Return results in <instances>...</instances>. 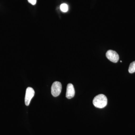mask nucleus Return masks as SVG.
<instances>
[{"label":"nucleus","mask_w":135,"mask_h":135,"mask_svg":"<svg viewBox=\"0 0 135 135\" xmlns=\"http://www.w3.org/2000/svg\"><path fill=\"white\" fill-rule=\"evenodd\" d=\"M35 95V91L31 87L27 88L25 97V103L26 106H28L30 103L31 100Z\"/></svg>","instance_id":"nucleus-3"},{"label":"nucleus","mask_w":135,"mask_h":135,"mask_svg":"<svg viewBox=\"0 0 135 135\" xmlns=\"http://www.w3.org/2000/svg\"><path fill=\"white\" fill-rule=\"evenodd\" d=\"M60 9L62 12H67L68 10V6L66 3H63V4L60 5Z\"/></svg>","instance_id":"nucleus-7"},{"label":"nucleus","mask_w":135,"mask_h":135,"mask_svg":"<svg viewBox=\"0 0 135 135\" xmlns=\"http://www.w3.org/2000/svg\"><path fill=\"white\" fill-rule=\"evenodd\" d=\"M128 71L130 73H133L135 72V61L130 64L129 67Z\"/></svg>","instance_id":"nucleus-6"},{"label":"nucleus","mask_w":135,"mask_h":135,"mask_svg":"<svg viewBox=\"0 0 135 135\" xmlns=\"http://www.w3.org/2000/svg\"><path fill=\"white\" fill-rule=\"evenodd\" d=\"M106 56L107 58L113 62H117L119 59V55L114 51L108 50L107 52Z\"/></svg>","instance_id":"nucleus-4"},{"label":"nucleus","mask_w":135,"mask_h":135,"mask_svg":"<svg viewBox=\"0 0 135 135\" xmlns=\"http://www.w3.org/2000/svg\"><path fill=\"white\" fill-rule=\"evenodd\" d=\"M75 91L73 85L71 83L67 85L66 97L68 99H71L75 95Z\"/></svg>","instance_id":"nucleus-5"},{"label":"nucleus","mask_w":135,"mask_h":135,"mask_svg":"<svg viewBox=\"0 0 135 135\" xmlns=\"http://www.w3.org/2000/svg\"><path fill=\"white\" fill-rule=\"evenodd\" d=\"M62 84L59 81H55L52 84L51 88V93L52 95L55 97L58 96L62 90Z\"/></svg>","instance_id":"nucleus-2"},{"label":"nucleus","mask_w":135,"mask_h":135,"mask_svg":"<svg viewBox=\"0 0 135 135\" xmlns=\"http://www.w3.org/2000/svg\"><path fill=\"white\" fill-rule=\"evenodd\" d=\"M29 3L32 5H35L36 3V0H27Z\"/></svg>","instance_id":"nucleus-8"},{"label":"nucleus","mask_w":135,"mask_h":135,"mask_svg":"<svg viewBox=\"0 0 135 135\" xmlns=\"http://www.w3.org/2000/svg\"><path fill=\"white\" fill-rule=\"evenodd\" d=\"M93 104L94 106L97 108H103L107 105V98L103 94H99L94 98L93 100Z\"/></svg>","instance_id":"nucleus-1"}]
</instances>
